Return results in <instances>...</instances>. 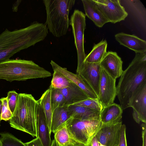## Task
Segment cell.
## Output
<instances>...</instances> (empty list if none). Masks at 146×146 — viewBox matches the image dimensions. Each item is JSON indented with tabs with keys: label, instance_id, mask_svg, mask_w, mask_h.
Listing matches in <instances>:
<instances>
[{
	"label": "cell",
	"instance_id": "cell-1",
	"mask_svg": "<svg viewBox=\"0 0 146 146\" xmlns=\"http://www.w3.org/2000/svg\"><path fill=\"white\" fill-rule=\"evenodd\" d=\"M48 34L46 24L36 22L13 31L5 29L0 34V63L43 40Z\"/></svg>",
	"mask_w": 146,
	"mask_h": 146
},
{
	"label": "cell",
	"instance_id": "cell-2",
	"mask_svg": "<svg viewBox=\"0 0 146 146\" xmlns=\"http://www.w3.org/2000/svg\"><path fill=\"white\" fill-rule=\"evenodd\" d=\"M146 80V52L136 53L120 76L116 87L117 96L123 110L129 107V101L138 87Z\"/></svg>",
	"mask_w": 146,
	"mask_h": 146
},
{
	"label": "cell",
	"instance_id": "cell-3",
	"mask_svg": "<svg viewBox=\"0 0 146 146\" xmlns=\"http://www.w3.org/2000/svg\"><path fill=\"white\" fill-rule=\"evenodd\" d=\"M38 104L33 96L19 94L15 108L9 120L10 126L37 137L36 116Z\"/></svg>",
	"mask_w": 146,
	"mask_h": 146
},
{
	"label": "cell",
	"instance_id": "cell-4",
	"mask_svg": "<svg viewBox=\"0 0 146 146\" xmlns=\"http://www.w3.org/2000/svg\"><path fill=\"white\" fill-rule=\"evenodd\" d=\"M51 76L49 71L32 60L9 59L0 63V80L23 81Z\"/></svg>",
	"mask_w": 146,
	"mask_h": 146
},
{
	"label": "cell",
	"instance_id": "cell-5",
	"mask_svg": "<svg viewBox=\"0 0 146 146\" xmlns=\"http://www.w3.org/2000/svg\"><path fill=\"white\" fill-rule=\"evenodd\" d=\"M46 19L45 24L50 33L60 37L67 33L70 25L69 15L75 0H43Z\"/></svg>",
	"mask_w": 146,
	"mask_h": 146
},
{
	"label": "cell",
	"instance_id": "cell-6",
	"mask_svg": "<svg viewBox=\"0 0 146 146\" xmlns=\"http://www.w3.org/2000/svg\"><path fill=\"white\" fill-rule=\"evenodd\" d=\"M102 124L100 119L80 120L72 117L66 125L72 139L86 145L99 130Z\"/></svg>",
	"mask_w": 146,
	"mask_h": 146
},
{
	"label": "cell",
	"instance_id": "cell-7",
	"mask_svg": "<svg viewBox=\"0 0 146 146\" xmlns=\"http://www.w3.org/2000/svg\"><path fill=\"white\" fill-rule=\"evenodd\" d=\"M78 57L76 74H78L83 65L86 55L84 47V31L86 28V15L81 11L75 9L70 19Z\"/></svg>",
	"mask_w": 146,
	"mask_h": 146
},
{
	"label": "cell",
	"instance_id": "cell-8",
	"mask_svg": "<svg viewBox=\"0 0 146 146\" xmlns=\"http://www.w3.org/2000/svg\"><path fill=\"white\" fill-rule=\"evenodd\" d=\"M116 80L101 67L98 99L103 108L114 103L117 96Z\"/></svg>",
	"mask_w": 146,
	"mask_h": 146
},
{
	"label": "cell",
	"instance_id": "cell-9",
	"mask_svg": "<svg viewBox=\"0 0 146 146\" xmlns=\"http://www.w3.org/2000/svg\"><path fill=\"white\" fill-rule=\"evenodd\" d=\"M99 9L109 22L113 23L124 20L128 14L119 0H94Z\"/></svg>",
	"mask_w": 146,
	"mask_h": 146
},
{
	"label": "cell",
	"instance_id": "cell-10",
	"mask_svg": "<svg viewBox=\"0 0 146 146\" xmlns=\"http://www.w3.org/2000/svg\"><path fill=\"white\" fill-rule=\"evenodd\" d=\"M122 121L115 124H102L95 135L99 146H115L119 142Z\"/></svg>",
	"mask_w": 146,
	"mask_h": 146
},
{
	"label": "cell",
	"instance_id": "cell-11",
	"mask_svg": "<svg viewBox=\"0 0 146 146\" xmlns=\"http://www.w3.org/2000/svg\"><path fill=\"white\" fill-rule=\"evenodd\" d=\"M100 63L84 62L78 75L92 88L97 96L100 76Z\"/></svg>",
	"mask_w": 146,
	"mask_h": 146
},
{
	"label": "cell",
	"instance_id": "cell-12",
	"mask_svg": "<svg viewBox=\"0 0 146 146\" xmlns=\"http://www.w3.org/2000/svg\"><path fill=\"white\" fill-rule=\"evenodd\" d=\"M129 106L137 112L141 121L146 123V80L133 92L129 100Z\"/></svg>",
	"mask_w": 146,
	"mask_h": 146
},
{
	"label": "cell",
	"instance_id": "cell-13",
	"mask_svg": "<svg viewBox=\"0 0 146 146\" xmlns=\"http://www.w3.org/2000/svg\"><path fill=\"white\" fill-rule=\"evenodd\" d=\"M123 62L115 52H107L100 63L101 67L112 78L116 79L120 77L123 70Z\"/></svg>",
	"mask_w": 146,
	"mask_h": 146
},
{
	"label": "cell",
	"instance_id": "cell-14",
	"mask_svg": "<svg viewBox=\"0 0 146 146\" xmlns=\"http://www.w3.org/2000/svg\"><path fill=\"white\" fill-rule=\"evenodd\" d=\"M53 71L58 72L67 78L71 82L82 89L90 98L97 99L98 96L93 90L86 82L84 81L79 75L74 74L63 68L52 60L50 62Z\"/></svg>",
	"mask_w": 146,
	"mask_h": 146
},
{
	"label": "cell",
	"instance_id": "cell-15",
	"mask_svg": "<svg viewBox=\"0 0 146 146\" xmlns=\"http://www.w3.org/2000/svg\"><path fill=\"white\" fill-rule=\"evenodd\" d=\"M116 40L120 44L134 51L135 53L146 52V42L134 35L123 33L116 34Z\"/></svg>",
	"mask_w": 146,
	"mask_h": 146
},
{
	"label": "cell",
	"instance_id": "cell-16",
	"mask_svg": "<svg viewBox=\"0 0 146 146\" xmlns=\"http://www.w3.org/2000/svg\"><path fill=\"white\" fill-rule=\"evenodd\" d=\"M36 130L37 137L39 138L43 146H51V133L45 115L39 104L37 113Z\"/></svg>",
	"mask_w": 146,
	"mask_h": 146
},
{
	"label": "cell",
	"instance_id": "cell-17",
	"mask_svg": "<svg viewBox=\"0 0 146 146\" xmlns=\"http://www.w3.org/2000/svg\"><path fill=\"white\" fill-rule=\"evenodd\" d=\"M86 15L99 27L109 22L96 5L94 0H82Z\"/></svg>",
	"mask_w": 146,
	"mask_h": 146
},
{
	"label": "cell",
	"instance_id": "cell-18",
	"mask_svg": "<svg viewBox=\"0 0 146 146\" xmlns=\"http://www.w3.org/2000/svg\"><path fill=\"white\" fill-rule=\"evenodd\" d=\"M68 113L73 118L80 120L99 119L100 112L88 108L72 104L67 106Z\"/></svg>",
	"mask_w": 146,
	"mask_h": 146
},
{
	"label": "cell",
	"instance_id": "cell-19",
	"mask_svg": "<svg viewBox=\"0 0 146 146\" xmlns=\"http://www.w3.org/2000/svg\"><path fill=\"white\" fill-rule=\"evenodd\" d=\"M59 90L64 96L66 106L74 104L89 98L82 89L71 82L67 87Z\"/></svg>",
	"mask_w": 146,
	"mask_h": 146
},
{
	"label": "cell",
	"instance_id": "cell-20",
	"mask_svg": "<svg viewBox=\"0 0 146 146\" xmlns=\"http://www.w3.org/2000/svg\"><path fill=\"white\" fill-rule=\"evenodd\" d=\"M123 111L119 105L114 103L103 108L100 113L102 123L115 124L122 121Z\"/></svg>",
	"mask_w": 146,
	"mask_h": 146
},
{
	"label": "cell",
	"instance_id": "cell-21",
	"mask_svg": "<svg viewBox=\"0 0 146 146\" xmlns=\"http://www.w3.org/2000/svg\"><path fill=\"white\" fill-rule=\"evenodd\" d=\"M71 117L68 111L67 106L56 108L52 112L51 133H54L57 130L65 125Z\"/></svg>",
	"mask_w": 146,
	"mask_h": 146
},
{
	"label": "cell",
	"instance_id": "cell-22",
	"mask_svg": "<svg viewBox=\"0 0 146 146\" xmlns=\"http://www.w3.org/2000/svg\"><path fill=\"white\" fill-rule=\"evenodd\" d=\"M107 45L106 40H102L94 45L91 51L86 56L84 62L100 63L107 53Z\"/></svg>",
	"mask_w": 146,
	"mask_h": 146
},
{
	"label": "cell",
	"instance_id": "cell-23",
	"mask_svg": "<svg viewBox=\"0 0 146 146\" xmlns=\"http://www.w3.org/2000/svg\"><path fill=\"white\" fill-rule=\"evenodd\" d=\"M50 89L49 87L37 102L42 108L45 115L49 131L51 134V125L52 113L50 101Z\"/></svg>",
	"mask_w": 146,
	"mask_h": 146
},
{
	"label": "cell",
	"instance_id": "cell-24",
	"mask_svg": "<svg viewBox=\"0 0 146 146\" xmlns=\"http://www.w3.org/2000/svg\"><path fill=\"white\" fill-rule=\"evenodd\" d=\"M54 138L58 146H68L75 141L71 138L66 124L54 133Z\"/></svg>",
	"mask_w": 146,
	"mask_h": 146
},
{
	"label": "cell",
	"instance_id": "cell-25",
	"mask_svg": "<svg viewBox=\"0 0 146 146\" xmlns=\"http://www.w3.org/2000/svg\"><path fill=\"white\" fill-rule=\"evenodd\" d=\"M50 89V101L52 112L57 108L66 106L65 100L61 92L58 89L49 86Z\"/></svg>",
	"mask_w": 146,
	"mask_h": 146
},
{
	"label": "cell",
	"instance_id": "cell-26",
	"mask_svg": "<svg viewBox=\"0 0 146 146\" xmlns=\"http://www.w3.org/2000/svg\"><path fill=\"white\" fill-rule=\"evenodd\" d=\"M71 82L61 73L54 71L50 86L55 88L61 89L67 87Z\"/></svg>",
	"mask_w": 146,
	"mask_h": 146
},
{
	"label": "cell",
	"instance_id": "cell-27",
	"mask_svg": "<svg viewBox=\"0 0 146 146\" xmlns=\"http://www.w3.org/2000/svg\"><path fill=\"white\" fill-rule=\"evenodd\" d=\"M1 146H26L13 135L8 133H0Z\"/></svg>",
	"mask_w": 146,
	"mask_h": 146
},
{
	"label": "cell",
	"instance_id": "cell-28",
	"mask_svg": "<svg viewBox=\"0 0 146 146\" xmlns=\"http://www.w3.org/2000/svg\"><path fill=\"white\" fill-rule=\"evenodd\" d=\"M74 104L85 107L100 112L103 108L98 99L89 98Z\"/></svg>",
	"mask_w": 146,
	"mask_h": 146
},
{
	"label": "cell",
	"instance_id": "cell-29",
	"mask_svg": "<svg viewBox=\"0 0 146 146\" xmlns=\"http://www.w3.org/2000/svg\"><path fill=\"white\" fill-rule=\"evenodd\" d=\"M1 99L2 102L1 119L5 121H9L12 117L13 113L9 107L7 97Z\"/></svg>",
	"mask_w": 146,
	"mask_h": 146
},
{
	"label": "cell",
	"instance_id": "cell-30",
	"mask_svg": "<svg viewBox=\"0 0 146 146\" xmlns=\"http://www.w3.org/2000/svg\"><path fill=\"white\" fill-rule=\"evenodd\" d=\"M19 94L15 90L9 91L6 97L9 107L13 113L16 105Z\"/></svg>",
	"mask_w": 146,
	"mask_h": 146
},
{
	"label": "cell",
	"instance_id": "cell-31",
	"mask_svg": "<svg viewBox=\"0 0 146 146\" xmlns=\"http://www.w3.org/2000/svg\"><path fill=\"white\" fill-rule=\"evenodd\" d=\"M126 130V127L125 125L122 124L120 129L119 142L117 146H127Z\"/></svg>",
	"mask_w": 146,
	"mask_h": 146
},
{
	"label": "cell",
	"instance_id": "cell-32",
	"mask_svg": "<svg viewBox=\"0 0 146 146\" xmlns=\"http://www.w3.org/2000/svg\"><path fill=\"white\" fill-rule=\"evenodd\" d=\"M25 143L26 146H43L38 137H37L32 140Z\"/></svg>",
	"mask_w": 146,
	"mask_h": 146
},
{
	"label": "cell",
	"instance_id": "cell-33",
	"mask_svg": "<svg viewBox=\"0 0 146 146\" xmlns=\"http://www.w3.org/2000/svg\"><path fill=\"white\" fill-rule=\"evenodd\" d=\"M141 126L142 128V146H146V123H143Z\"/></svg>",
	"mask_w": 146,
	"mask_h": 146
},
{
	"label": "cell",
	"instance_id": "cell-34",
	"mask_svg": "<svg viewBox=\"0 0 146 146\" xmlns=\"http://www.w3.org/2000/svg\"><path fill=\"white\" fill-rule=\"evenodd\" d=\"M85 145L86 146H99V143L95 135Z\"/></svg>",
	"mask_w": 146,
	"mask_h": 146
},
{
	"label": "cell",
	"instance_id": "cell-35",
	"mask_svg": "<svg viewBox=\"0 0 146 146\" xmlns=\"http://www.w3.org/2000/svg\"><path fill=\"white\" fill-rule=\"evenodd\" d=\"M21 1L22 0H17L13 4L12 8L13 12H16L17 11L18 7L21 3Z\"/></svg>",
	"mask_w": 146,
	"mask_h": 146
},
{
	"label": "cell",
	"instance_id": "cell-36",
	"mask_svg": "<svg viewBox=\"0 0 146 146\" xmlns=\"http://www.w3.org/2000/svg\"><path fill=\"white\" fill-rule=\"evenodd\" d=\"M133 116L134 119L137 123L139 124L141 121L138 115L137 112L134 110H133Z\"/></svg>",
	"mask_w": 146,
	"mask_h": 146
},
{
	"label": "cell",
	"instance_id": "cell-37",
	"mask_svg": "<svg viewBox=\"0 0 146 146\" xmlns=\"http://www.w3.org/2000/svg\"><path fill=\"white\" fill-rule=\"evenodd\" d=\"M68 146H86L85 145L78 143L75 141L72 144H71Z\"/></svg>",
	"mask_w": 146,
	"mask_h": 146
},
{
	"label": "cell",
	"instance_id": "cell-38",
	"mask_svg": "<svg viewBox=\"0 0 146 146\" xmlns=\"http://www.w3.org/2000/svg\"><path fill=\"white\" fill-rule=\"evenodd\" d=\"M2 107V102L1 99H0V126H1V108Z\"/></svg>",
	"mask_w": 146,
	"mask_h": 146
},
{
	"label": "cell",
	"instance_id": "cell-39",
	"mask_svg": "<svg viewBox=\"0 0 146 146\" xmlns=\"http://www.w3.org/2000/svg\"><path fill=\"white\" fill-rule=\"evenodd\" d=\"M51 146H58L55 140L54 139L52 141V144Z\"/></svg>",
	"mask_w": 146,
	"mask_h": 146
},
{
	"label": "cell",
	"instance_id": "cell-40",
	"mask_svg": "<svg viewBox=\"0 0 146 146\" xmlns=\"http://www.w3.org/2000/svg\"><path fill=\"white\" fill-rule=\"evenodd\" d=\"M1 141H0V146H1Z\"/></svg>",
	"mask_w": 146,
	"mask_h": 146
},
{
	"label": "cell",
	"instance_id": "cell-41",
	"mask_svg": "<svg viewBox=\"0 0 146 146\" xmlns=\"http://www.w3.org/2000/svg\"><path fill=\"white\" fill-rule=\"evenodd\" d=\"M118 145H116L115 146H118Z\"/></svg>",
	"mask_w": 146,
	"mask_h": 146
}]
</instances>
